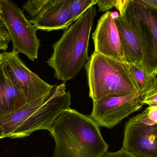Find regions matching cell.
<instances>
[{"label": "cell", "instance_id": "cell-14", "mask_svg": "<svg viewBox=\"0 0 157 157\" xmlns=\"http://www.w3.org/2000/svg\"><path fill=\"white\" fill-rule=\"evenodd\" d=\"M126 64L137 92L142 97L154 88L157 83L156 77L147 73L141 63Z\"/></svg>", "mask_w": 157, "mask_h": 157}, {"label": "cell", "instance_id": "cell-3", "mask_svg": "<svg viewBox=\"0 0 157 157\" xmlns=\"http://www.w3.org/2000/svg\"><path fill=\"white\" fill-rule=\"evenodd\" d=\"M97 13L94 6L90 7L52 45L53 53L47 62L63 83L74 78L89 59L90 35Z\"/></svg>", "mask_w": 157, "mask_h": 157}, {"label": "cell", "instance_id": "cell-22", "mask_svg": "<svg viewBox=\"0 0 157 157\" xmlns=\"http://www.w3.org/2000/svg\"><path fill=\"white\" fill-rule=\"evenodd\" d=\"M1 21V11H0V21Z\"/></svg>", "mask_w": 157, "mask_h": 157}, {"label": "cell", "instance_id": "cell-23", "mask_svg": "<svg viewBox=\"0 0 157 157\" xmlns=\"http://www.w3.org/2000/svg\"><path fill=\"white\" fill-rule=\"evenodd\" d=\"M0 54H1V53H0Z\"/></svg>", "mask_w": 157, "mask_h": 157}, {"label": "cell", "instance_id": "cell-18", "mask_svg": "<svg viewBox=\"0 0 157 157\" xmlns=\"http://www.w3.org/2000/svg\"><path fill=\"white\" fill-rule=\"evenodd\" d=\"M116 0H97V5L100 12H108V10L114 7Z\"/></svg>", "mask_w": 157, "mask_h": 157}, {"label": "cell", "instance_id": "cell-13", "mask_svg": "<svg viewBox=\"0 0 157 157\" xmlns=\"http://www.w3.org/2000/svg\"><path fill=\"white\" fill-rule=\"evenodd\" d=\"M121 41L124 62L127 64L142 63L143 53L138 39L120 15L114 17Z\"/></svg>", "mask_w": 157, "mask_h": 157}, {"label": "cell", "instance_id": "cell-10", "mask_svg": "<svg viewBox=\"0 0 157 157\" xmlns=\"http://www.w3.org/2000/svg\"><path fill=\"white\" fill-rule=\"evenodd\" d=\"M138 93L123 96H111L93 101L90 117L99 127L111 129L144 105Z\"/></svg>", "mask_w": 157, "mask_h": 157}, {"label": "cell", "instance_id": "cell-19", "mask_svg": "<svg viewBox=\"0 0 157 157\" xmlns=\"http://www.w3.org/2000/svg\"><path fill=\"white\" fill-rule=\"evenodd\" d=\"M103 157H137L131 155L124 149H120L119 151L116 152H108Z\"/></svg>", "mask_w": 157, "mask_h": 157}, {"label": "cell", "instance_id": "cell-8", "mask_svg": "<svg viewBox=\"0 0 157 157\" xmlns=\"http://www.w3.org/2000/svg\"><path fill=\"white\" fill-rule=\"evenodd\" d=\"M122 148L137 157H157V124L148 119L146 108L126 122Z\"/></svg>", "mask_w": 157, "mask_h": 157}, {"label": "cell", "instance_id": "cell-5", "mask_svg": "<svg viewBox=\"0 0 157 157\" xmlns=\"http://www.w3.org/2000/svg\"><path fill=\"white\" fill-rule=\"evenodd\" d=\"M114 7L138 39L143 51L144 69L156 77L157 8L143 0H116Z\"/></svg>", "mask_w": 157, "mask_h": 157}, {"label": "cell", "instance_id": "cell-11", "mask_svg": "<svg viewBox=\"0 0 157 157\" xmlns=\"http://www.w3.org/2000/svg\"><path fill=\"white\" fill-rule=\"evenodd\" d=\"M92 38L94 53L124 62L120 36L112 13L108 11L100 18Z\"/></svg>", "mask_w": 157, "mask_h": 157}, {"label": "cell", "instance_id": "cell-1", "mask_svg": "<svg viewBox=\"0 0 157 157\" xmlns=\"http://www.w3.org/2000/svg\"><path fill=\"white\" fill-rule=\"evenodd\" d=\"M71 93L62 83L51 92L0 117V139L27 137L39 130L49 131L56 119L70 109Z\"/></svg>", "mask_w": 157, "mask_h": 157}, {"label": "cell", "instance_id": "cell-20", "mask_svg": "<svg viewBox=\"0 0 157 157\" xmlns=\"http://www.w3.org/2000/svg\"><path fill=\"white\" fill-rule=\"evenodd\" d=\"M146 109L148 119L154 123L157 124V106L148 107Z\"/></svg>", "mask_w": 157, "mask_h": 157}, {"label": "cell", "instance_id": "cell-12", "mask_svg": "<svg viewBox=\"0 0 157 157\" xmlns=\"http://www.w3.org/2000/svg\"><path fill=\"white\" fill-rule=\"evenodd\" d=\"M26 103L25 95L9 79L0 63V117L16 110Z\"/></svg>", "mask_w": 157, "mask_h": 157}, {"label": "cell", "instance_id": "cell-2", "mask_svg": "<svg viewBox=\"0 0 157 157\" xmlns=\"http://www.w3.org/2000/svg\"><path fill=\"white\" fill-rule=\"evenodd\" d=\"M49 131L55 141L53 157H103L108 152L98 125L75 110L62 112Z\"/></svg>", "mask_w": 157, "mask_h": 157}, {"label": "cell", "instance_id": "cell-17", "mask_svg": "<svg viewBox=\"0 0 157 157\" xmlns=\"http://www.w3.org/2000/svg\"><path fill=\"white\" fill-rule=\"evenodd\" d=\"M142 103L149 107L157 106V81L154 88L142 97Z\"/></svg>", "mask_w": 157, "mask_h": 157}, {"label": "cell", "instance_id": "cell-15", "mask_svg": "<svg viewBox=\"0 0 157 157\" xmlns=\"http://www.w3.org/2000/svg\"><path fill=\"white\" fill-rule=\"evenodd\" d=\"M97 0H72L71 14L74 22L77 20L90 7L97 4Z\"/></svg>", "mask_w": 157, "mask_h": 157}, {"label": "cell", "instance_id": "cell-6", "mask_svg": "<svg viewBox=\"0 0 157 157\" xmlns=\"http://www.w3.org/2000/svg\"><path fill=\"white\" fill-rule=\"evenodd\" d=\"M1 20L13 42L12 52L24 53L30 61L37 59L40 40L37 28L28 20L19 6L12 1L0 0Z\"/></svg>", "mask_w": 157, "mask_h": 157}, {"label": "cell", "instance_id": "cell-16", "mask_svg": "<svg viewBox=\"0 0 157 157\" xmlns=\"http://www.w3.org/2000/svg\"><path fill=\"white\" fill-rule=\"evenodd\" d=\"M11 41L10 36L2 21H0V50L6 51Z\"/></svg>", "mask_w": 157, "mask_h": 157}, {"label": "cell", "instance_id": "cell-7", "mask_svg": "<svg viewBox=\"0 0 157 157\" xmlns=\"http://www.w3.org/2000/svg\"><path fill=\"white\" fill-rule=\"evenodd\" d=\"M72 0H33L25 3L23 9L38 29L51 31L65 29L73 23Z\"/></svg>", "mask_w": 157, "mask_h": 157}, {"label": "cell", "instance_id": "cell-9", "mask_svg": "<svg viewBox=\"0 0 157 157\" xmlns=\"http://www.w3.org/2000/svg\"><path fill=\"white\" fill-rule=\"evenodd\" d=\"M0 63L9 79L23 92L27 102L49 93L55 87L42 80L29 69L18 54L13 52L1 53Z\"/></svg>", "mask_w": 157, "mask_h": 157}, {"label": "cell", "instance_id": "cell-4", "mask_svg": "<svg viewBox=\"0 0 157 157\" xmlns=\"http://www.w3.org/2000/svg\"><path fill=\"white\" fill-rule=\"evenodd\" d=\"M85 66L89 97L93 101L138 93L124 62L93 52Z\"/></svg>", "mask_w": 157, "mask_h": 157}, {"label": "cell", "instance_id": "cell-21", "mask_svg": "<svg viewBox=\"0 0 157 157\" xmlns=\"http://www.w3.org/2000/svg\"><path fill=\"white\" fill-rule=\"evenodd\" d=\"M143 1L148 5L157 8V0H143Z\"/></svg>", "mask_w": 157, "mask_h": 157}]
</instances>
